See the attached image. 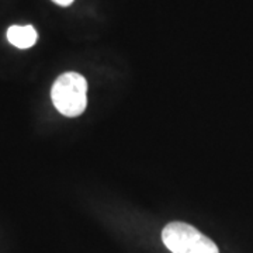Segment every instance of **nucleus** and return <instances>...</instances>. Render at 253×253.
I'll return each instance as SVG.
<instances>
[{
	"label": "nucleus",
	"instance_id": "1",
	"mask_svg": "<svg viewBox=\"0 0 253 253\" xmlns=\"http://www.w3.org/2000/svg\"><path fill=\"white\" fill-rule=\"evenodd\" d=\"M51 99L62 116L78 117L87 106V82L79 73H63L52 84Z\"/></svg>",
	"mask_w": 253,
	"mask_h": 253
},
{
	"label": "nucleus",
	"instance_id": "2",
	"mask_svg": "<svg viewBox=\"0 0 253 253\" xmlns=\"http://www.w3.org/2000/svg\"><path fill=\"white\" fill-rule=\"evenodd\" d=\"M162 241L172 253H219L217 245L186 222H170L163 228Z\"/></svg>",
	"mask_w": 253,
	"mask_h": 253
},
{
	"label": "nucleus",
	"instance_id": "3",
	"mask_svg": "<svg viewBox=\"0 0 253 253\" xmlns=\"http://www.w3.org/2000/svg\"><path fill=\"white\" fill-rule=\"evenodd\" d=\"M37 38L38 34L33 26H11L7 30L9 42L20 49L31 48L37 42Z\"/></svg>",
	"mask_w": 253,
	"mask_h": 253
},
{
	"label": "nucleus",
	"instance_id": "4",
	"mask_svg": "<svg viewBox=\"0 0 253 253\" xmlns=\"http://www.w3.org/2000/svg\"><path fill=\"white\" fill-rule=\"evenodd\" d=\"M54 3L56 4H59V6H62V7H66V6H69V4H72L73 0H52Z\"/></svg>",
	"mask_w": 253,
	"mask_h": 253
}]
</instances>
